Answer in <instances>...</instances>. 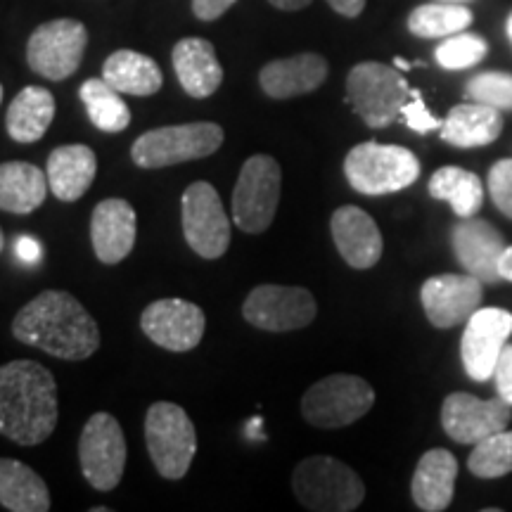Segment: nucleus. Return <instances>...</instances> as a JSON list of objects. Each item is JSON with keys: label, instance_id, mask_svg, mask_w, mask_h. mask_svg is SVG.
Wrapping results in <instances>:
<instances>
[{"label": "nucleus", "instance_id": "f3484780", "mask_svg": "<svg viewBox=\"0 0 512 512\" xmlns=\"http://www.w3.org/2000/svg\"><path fill=\"white\" fill-rule=\"evenodd\" d=\"M512 420V406L501 396L482 401L467 392H453L444 399L441 406V427L458 444H472L482 441L491 434L508 430Z\"/></svg>", "mask_w": 512, "mask_h": 512}, {"label": "nucleus", "instance_id": "1a4fd4ad", "mask_svg": "<svg viewBox=\"0 0 512 512\" xmlns=\"http://www.w3.org/2000/svg\"><path fill=\"white\" fill-rule=\"evenodd\" d=\"M283 169L271 155H254L242 164L233 188V223L242 233L259 235L271 228L280 204Z\"/></svg>", "mask_w": 512, "mask_h": 512}, {"label": "nucleus", "instance_id": "0eeeda50", "mask_svg": "<svg viewBox=\"0 0 512 512\" xmlns=\"http://www.w3.org/2000/svg\"><path fill=\"white\" fill-rule=\"evenodd\" d=\"M411 98V86L396 67L382 62H358L347 76V100L363 124L384 128L401 117Z\"/></svg>", "mask_w": 512, "mask_h": 512}, {"label": "nucleus", "instance_id": "c03bdc74", "mask_svg": "<svg viewBox=\"0 0 512 512\" xmlns=\"http://www.w3.org/2000/svg\"><path fill=\"white\" fill-rule=\"evenodd\" d=\"M394 67L401 69V72H408V69H413L415 64H411L408 60H403V57H394Z\"/></svg>", "mask_w": 512, "mask_h": 512}, {"label": "nucleus", "instance_id": "6ab92c4d", "mask_svg": "<svg viewBox=\"0 0 512 512\" xmlns=\"http://www.w3.org/2000/svg\"><path fill=\"white\" fill-rule=\"evenodd\" d=\"M330 233L339 256L356 271H368L382 259L384 242L380 228L361 207L354 204L339 207L330 219Z\"/></svg>", "mask_w": 512, "mask_h": 512}, {"label": "nucleus", "instance_id": "aec40b11", "mask_svg": "<svg viewBox=\"0 0 512 512\" xmlns=\"http://www.w3.org/2000/svg\"><path fill=\"white\" fill-rule=\"evenodd\" d=\"M138 235L136 209L121 197L102 200L91 214L93 252L102 264H121L133 252Z\"/></svg>", "mask_w": 512, "mask_h": 512}, {"label": "nucleus", "instance_id": "412c9836", "mask_svg": "<svg viewBox=\"0 0 512 512\" xmlns=\"http://www.w3.org/2000/svg\"><path fill=\"white\" fill-rule=\"evenodd\" d=\"M328 60L316 53H299L268 62L259 72L261 91L273 100H290L313 93L328 79Z\"/></svg>", "mask_w": 512, "mask_h": 512}, {"label": "nucleus", "instance_id": "9b49d317", "mask_svg": "<svg viewBox=\"0 0 512 512\" xmlns=\"http://www.w3.org/2000/svg\"><path fill=\"white\" fill-rule=\"evenodd\" d=\"M88 48V29L79 19H50L34 29L27 41L31 72L48 81H64L76 74Z\"/></svg>", "mask_w": 512, "mask_h": 512}, {"label": "nucleus", "instance_id": "2f4dec72", "mask_svg": "<svg viewBox=\"0 0 512 512\" xmlns=\"http://www.w3.org/2000/svg\"><path fill=\"white\" fill-rule=\"evenodd\" d=\"M475 22L470 8L460 3H427L418 5L408 15V31L418 38H448L460 34Z\"/></svg>", "mask_w": 512, "mask_h": 512}, {"label": "nucleus", "instance_id": "de8ad7c7", "mask_svg": "<svg viewBox=\"0 0 512 512\" xmlns=\"http://www.w3.org/2000/svg\"><path fill=\"white\" fill-rule=\"evenodd\" d=\"M444 3H465V0H444Z\"/></svg>", "mask_w": 512, "mask_h": 512}, {"label": "nucleus", "instance_id": "ea45409f", "mask_svg": "<svg viewBox=\"0 0 512 512\" xmlns=\"http://www.w3.org/2000/svg\"><path fill=\"white\" fill-rule=\"evenodd\" d=\"M328 5L337 12V15L349 17V19L358 17L363 10H366V0H328Z\"/></svg>", "mask_w": 512, "mask_h": 512}, {"label": "nucleus", "instance_id": "cd10ccee", "mask_svg": "<svg viewBox=\"0 0 512 512\" xmlns=\"http://www.w3.org/2000/svg\"><path fill=\"white\" fill-rule=\"evenodd\" d=\"M102 79L117 88L121 95L147 98L162 88L164 76L159 64L136 50H117L102 64Z\"/></svg>", "mask_w": 512, "mask_h": 512}, {"label": "nucleus", "instance_id": "9d476101", "mask_svg": "<svg viewBox=\"0 0 512 512\" xmlns=\"http://www.w3.org/2000/svg\"><path fill=\"white\" fill-rule=\"evenodd\" d=\"M126 439L119 420L110 413H95L83 425L79 439L81 475L95 491H114L126 470Z\"/></svg>", "mask_w": 512, "mask_h": 512}, {"label": "nucleus", "instance_id": "a878e982", "mask_svg": "<svg viewBox=\"0 0 512 512\" xmlns=\"http://www.w3.org/2000/svg\"><path fill=\"white\" fill-rule=\"evenodd\" d=\"M55 119V95L43 86H27L10 102L5 131L15 143H38Z\"/></svg>", "mask_w": 512, "mask_h": 512}, {"label": "nucleus", "instance_id": "c9c22d12", "mask_svg": "<svg viewBox=\"0 0 512 512\" xmlns=\"http://www.w3.org/2000/svg\"><path fill=\"white\" fill-rule=\"evenodd\" d=\"M486 190L501 214L512 219V159H498L489 169Z\"/></svg>", "mask_w": 512, "mask_h": 512}, {"label": "nucleus", "instance_id": "ddd939ff", "mask_svg": "<svg viewBox=\"0 0 512 512\" xmlns=\"http://www.w3.org/2000/svg\"><path fill=\"white\" fill-rule=\"evenodd\" d=\"M316 313V297L306 287L259 285L242 304V318L264 332L302 330L316 320Z\"/></svg>", "mask_w": 512, "mask_h": 512}, {"label": "nucleus", "instance_id": "473e14b6", "mask_svg": "<svg viewBox=\"0 0 512 512\" xmlns=\"http://www.w3.org/2000/svg\"><path fill=\"white\" fill-rule=\"evenodd\" d=\"M467 467L479 479H498L512 472V430H501L477 441Z\"/></svg>", "mask_w": 512, "mask_h": 512}, {"label": "nucleus", "instance_id": "f704fd0d", "mask_svg": "<svg viewBox=\"0 0 512 512\" xmlns=\"http://www.w3.org/2000/svg\"><path fill=\"white\" fill-rule=\"evenodd\" d=\"M465 100L484 102L501 112H512V74L482 72L472 76L465 86Z\"/></svg>", "mask_w": 512, "mask_h": 512}, {"label": "nucleus", "instance_id": "dca6fc26", "mask_svg": "<svg viewBox=\"0 0 512 512\" xmlns=\"http://www.w3.org/2000/svg\"><path fill=\"white\" fill-rule=\"evenodd\" d=\"M512 335V313L498 306L479 309L465 323L460 339V358L467 377L475 382H486L494 377L498 356Z\"/></svg>", "mask_w": 512, "mask_h": 512}, {"label": "nucleus", "instance_id": "423d86ee", "mask_svg": "<svg viewBox=\"0 0 512 512\" xmlns=\"http://www.w3.org/2000/svg\"><path fill=\"white\" fill-rule=\"evenodd\" d=\"M145 444L155 470L169 482L188 475L197 453V432L178 403L157 401L145 415Z\"/></svg>", "mask_w": 512, "mask_h": 512}, {"label": "nucleus", "instance_id": "e433bc0d", "mask_svg": "<svg viewBox=\"0 0 512 512\" xmlns=\"http://www.w3.org/2000/svg\"><path fill=\"white\" fill-rule=\"evenodd\" d=\"M401 117L406 119V126L411 128V131L420 133V136H425V133L430 131H439L441 128V119H437L430 110H427L425 100H422V93L418 88H411V98H408L406 105H403Z\"/></svg>", "mask_w": 512, "mask_h": 512}, {"label": "nucleus", "instance_id": "a18cd8bd", "mask_svg": "<svg viewBox=\"0 0 512 512\" xmlns=\"http://www.w3.org/2000/svg\"><path fill=\"white\" fill-rule=\"evenodd\" d=\"M5 249V235H3V228H0V254H3Z\"/></svg>", "mask_w": 512, "mask_h": 512}, {"label": "nucleus", "instance_id": "79ce46f5", "mask_svg": "<svg viewBox=\"0 0 512 512\" xmlns=\"http://www.w3.org/2000/svg\"><path fill=\"white\" fill-rule=\"evenodd\" d=\"M268 3L273 5V8L278 10H285V12H297V10H304L309 8L313 0H268Z\"/></svg>", "mask_w": 512, "mask_h": 512}, {"label": "nucleus", "instance_id": "5701e85b", "mask_svg": "<svg viewBox=\"0 0 512 512\" xmlns=\"http://www.w3.org/2000/svg\"><path fill=\"white\" fill-rule=\"evenodd\" d=\"M458 460L446 448H432L418 460L411 482L413 503L422 512H441L453 503Z\"/></svg>", "mask_w": 512, "mask_h": 512}, {"label": "nucleus", "instance_id": "49530a36", "mask_svg": "<svg viewBox=\"0 0 512 512\" xmlns=\"http://www.w3.org/2000/svg\"><path fill=\"white\" fill-rule=\"evenodd\" d=\"M508 36H510V41H512V12H510V17H508Z\"/></svg>", "mask_w": 512, "mask_h": 512}, {"label": "nucleus", "instance_id": "f03ea898", "mask_svg": "<svg viewBox=\"0 0 512 512\" xmlns=\"http://www.w3.org/2000/svg\"><path fill=\"white\" fill-rule=\"evenodd\" d=\"M57 382L43 363L10 361L0 366V434L19 446H38L55 432Z\"/></svg>", "mask_w": 512, "mask_h": 512}, {"label": "nucleus", "instance_id": "4c0bfd02", "mask_svg": "<svg viewBox=\"0 0 512 512\" xmlns=\"http://www.w3.org/2000/svg\"><path fill=\"white\" fill-rule=\"evenodd\" d=\"M494 380H496L498 396L512 406V344L510 347L505 344L501 356H498L496 368H494Z\"/></svg>", "mask_w": 512, "mask_h": 512}, {"label": "nucleus", "instance_id": "72a5a7b5", "mask_svg": "<svg viewBox=\"0 0 512 512\" xmlns=\"http://www.w3.org/2000/svg\"><path fill=\"white\" fill-rule=\"evenodd\" d=\"M486 53H489V43L482 36L460 31V34L444 38L434 57H437L439 67L448 69V72H460V69H470L482 62Z\"/></svg>", "mask_w": 512, "mask_h": 512}, {"label": "nucleus", "instance_id": "6e6552de", "mask_svg": "<svg viewBox=\"0 0 512 512\" xmlns=\"http://www.w3.org/2000/svg\"><path fill=\"white\" fill-rule=\"evenodd\" d=\"M375 403V389L358 375H328L302 396V415L318 430H342L361 420Z\"/></svg>", "mask_w": 512, "mask_h": 512}, {"label": "nucleus", "instance_id": "a211bd4d", "mask_svg": "<svg viewBox=\"0 0 512 512\" xmlns=\"http://www.w3.org/2000/svg\"><path fill=\"white\" fill-rule=\"evenodd\" d=\"M451 247L465 273L475 275L484 285L501 283L498 261L505 252V238L489 221L460 219L451 230Z\"/></svg>", "mask_w": 512, "mask_h": 512}, {"label": "nucleus", "instance_id": "f257e3e1", "mask_svg": "<svg viewBox=\"0 0 512 512\" xmlns=\"http://www.w3.org/2000/svg\"><path fill=\"white\" fill-rule=\"evenodd\" d=\"M12 335L62 361H86L100 347L95 318L74 294L62 290H46L22 306L12 320Z\"/></svg>", "mask_w": 512, "mask_h": 512}, {"label": "nucleus", "instance_id": "37998d69", "mask_svg": "<svg viewBox=\"0 0 512 512\" xmlns=\"http://www.w3.org/2000/svg\"><path fill=\"white\" fill-rule=\"evenodd\" d=\"M498 271H501L503 280H510L512 283V245L505 247L501 261H498Z\"/></svg>", "mask_w": 512, "mask_h": 512}, {"label": "nucleus", "instance_id": "7c9ffc66", "mask_svg": "<svg viewBox=\"0 0 512 512\" xmlns=\"http://www.w3.org/2000/svg\"><path fill=\"white\" fill-rule=\"evenodd\" d=\"M79 98L83 107H86L88 119L93 121L98 131L121 133L131 124V110H128L126 100L105 79L83 81L79 88Z\"/></svg>", "mask_w": 512, "mask_h": 512}, {"label": "nucleus", "instance_id": "09e8293b", "mask_svg": "<svg viewBox=\"0 0 512 512\" xmlns=\"http://www.w3.org/2000/svg\"><path fill=\"white\" fill-rule=\"evenodd\" d=\"M0 102H3V83H0Z\"/></svg>", "mask_w": 512, "mask_h": 512}, {"label": "nucleus", "instance_id": "4be33fe9", "mask_svg": "<svg viewBox=\"0 0 512 512\" xmlns=\"http://www.w3.org/2000/svg\"><path fill=\"white\" fill-rule=\"evenodd\" d=\"M178 83L195 100H204L219 91L223 83V67L216 50L207 38H181L171 53Z\"/></svg>", "mask_w": 512, "mask_h": 512}, {"label": "nucleus", "instance_id": "393cba45", "mask_svg": "<svg viewBox=\"0 0 512 512\" xmlns=\"http://www.w3.org/2000/svg\"><path fill=\"white\" fill-rule=\"evenodd\" d=\"M503 133V114L484 102L467 100L456 105L441 121L439 136L453 147H482L496 143Z\"/></svg>", "mask_w": 512, "mask_h": 512}, {"label": "nucleus", "instance_id": "c85d7f7f", "mask_svg": "<svg viewBox=\"0 0 512 512\" xmlns=\"http://www.w3.org/2000/svg\"><path fill=\"white\" fill-rule=\"evenodd\" d=\"M0 505L10 512H48L53 503L36 470L15 458H0Z\"/></svg>", "mask_w": 512, "mask_h": 512}, {"label": "nucleus", "instance_id": "20e7f679", "mask_svg": "<svg viewBox=\"0 0 512 512\" xmlns=\"http://www.w3.org/2000/svg\"><path fill=\"white\" fill-rule=\"evenodd\" d=\"M344 176L361 195L380 197L401 192L420 178V159L401 145H382L375 140L351 147L344 159Z\"/></svg>", "mask_w": 512, "mask_h": 512}, {"label": "nucleus", "instance_id": "a19ab883", "mask_svg": "<svg viewBox=\"0 0 512 512\" xmlns=\"http://www.w3.org/2000/svg\"><path fill=\"white\" fill-rule=\"evenodd\" d=\"M17 254L19 259L24 261H38V256H41V245H38L34 238H27V235H24V238L17 242Z\"/></svg>", "mask_w": 512, "mask_h": 512}, {"label": "nucleus", "instance_id": "39448f33", "mask_svg": "<svg viewBox=\"0 0 512 512\" xmlns=\"http://www.w3.org/2000/svg\"><path fill=\"white\" fill-rule=\"evenodd\" d=\"M223 128L214 121L162 126L143 133L131 145V159L140 169H164L211 157L223 145Z\"/></svg>", "mask_w": 512, "mask_h": 512}, {"label": "nucleus", "instance_id": "f8f14e48", "mask_svg": "<svg viewBox=\"0 0 512 512\" xmlns=\"http://www.w3.org/2000/svg\"><path fill=\"white\" fill-rule=\"evenodd\" d=\"M181 223L188 247L202 259H221L230 247V219L219 190L207 181L192 183L181 197Z\"/></svg>", "mask_w": 512, "mask_h": 512}, {"label": "nucleus", "instance_id": "b1692460", "mask_svg": "<svg viewBox=\"0 0 512 512\" xmlns=\"http://www.w3.org/2000/svg\"><path fill=\"white\" fill-rule=\"evenodd\" d=\"M98 174V157L88 145H60L50 152L46 176L60 202H79Z\"/></svg>", "mask_w": 512, "mask_h": 512}, {"label": "nucleus", "instance_id": "7ed1b4c3", "mask_svg": "<svg viewBox=\"0 0 512 512\" xmlns=\"http://www.w3.org/2000/svg\"><path fill=\"white\" fill-rule=\"evenodd\" d=\"M292 491L306 510L351 512L366 498V484L342 460L311 456L294 467Z\"/></svg>", "mask_w": 512, "mask_h": 512}, {"label": "nucleus", "instance_id": "c756f323", "mask_svg": "<svg viewBox=\"0 0 512 512\" xmlns=\"http://www.w3.org/2000/svg\"><path fill=\"white\" fill-rule=\"evenodd\" d=\"M427 190L434 200L451 204L458 219H470L484 204L482 178L460 166H441L439 171H434Z\"/></svg>", "mask_w": 512, "mask_h": 512}, {"label": "nucleus", "instance_id": "bb28decb", "mask_svg": "<svg viewBox=\"0 0 512 512\" xmlns=\"http://www.w3.org/2000/svg\"><path fill=\"white\" fill-rule=\"evenodd\" d=\"M48 176L31 162L0 164V211L27 216L46 202Z\"/></svg>", "mask_w": 512, "mask_h": 512}, {"label": "nucleus", "instance_id": "2eb2a0df", "mask_svg": "<svg viewBox=\"0 0 512 512\" xmlns=\"http://www.w3.org/2000/svg\"><path fill=\"white\" fill-rule=\"evenodd\" d=\"M484 297V283L470 273L432 275L420 287V302L434 328L448 330L470 320Z\"/></svg>", "mask_w": 512, "mask_h": 512}, {"label": "nucleus", "instance_id": "58836bf2", "mask_svg": "<svg viewBox=\"0 0 512 512\" xmlns=\"http://www.w3.org/2000/svg\"><path fill=\"white\" fill-rule=\"evenodd\" d=\"M238 0H192V12L202 22H216V19L226 15Z\"/></svg>", "mask_w": 512, "mask_h": 512}, {"label": "nucleus", "instance_id": "4468645a", "mask_svg": "<svg viewBox=\"0 0 512 512\" xmlns=\"http://www.w3.org/2000/svg\"><path fill=\"white\" fill-rule=\"evenodd\" d=\"M207 316L197 304L188 299H157L140 313V330L157 347L174 354L192 351L202 342Z\"/></svg>", "mask_w": 512, "mask_h": 512}]
</instances>
